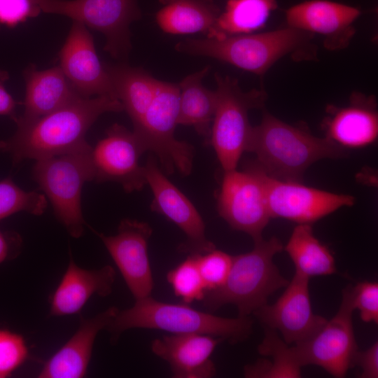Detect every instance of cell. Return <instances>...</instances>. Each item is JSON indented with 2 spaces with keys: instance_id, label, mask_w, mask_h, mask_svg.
<instances>
[{
  "instance_id": "6da1fadb",
  "label": "cell",
  "mask_w": 378,
  "mask_h": 378,
  "mask_svg": "<svg viewBox=\"0 0 378 378\" xmlns=\"http://www.w3.org/2000/svg\"><path fill=\"white\" fill-rule=\"evenodd\" d=\"M124 111L122 103L108 95L79 97L33 122L18 127L15 134L0 141V150L14 164L70 152L86 141L85 134L103 113Z\"/></svg>"
},
{
  "instance_id": "7a4b0ae2",
  "label": "cell",
  "mask_w": 378,
  "mask_h": 378,
  "mask_svg": "<svg viewBox=\"0 0 378 378\" xmlns=\"http://www.w3.org/2000/svg\"><path fill=\"white\" fill-rule=\"evenodd\" d=\"M246 152L256 155L254 162L267 176L293 182H301L313 163L347 155L346 148L328 138L315 136L307 128L286 123L267 111L253 127Z\"/></svg>"
},
{
  "instance_id": "3957f363",
  "label": "cell",
  "mask_w": 378,
  "mask_h": 378,
  "mask_svg": "<svg viewBox=\"0 0 378 378\" xmlns=\"http://www.w3.org/2000/svg\"><path fill=\"white\" fill-rule=\"evenodd\" d=\"M253 321L248 316L224 318L197 310L189 304L158 301L151 296L136 300L134 304L119 310L106 329L111 342L132 328H145L172 334L198 333L227 340L231 344L245 341L251 334Z\"/></svg>"
},
{
  "instance_id": "277c9868",
  "label": "cell",
  "mask_w": 378,
  "mask_h": 378,
  "mask_svg": "<svg viewBox=\"0 0 378 378\" xmlns=\"http://www.w3.org/2000/svg\"><path fill=\"white\" fill-rule=\"evenodd\" d=\"M253 242L251 251L233 255L225 283L206 291L203 302L209 312L231 304L237 307L239 316H248L266 304L276 291L288 284L273 262L274 255L284 248L281 241L272 237Z\"/></svg>"
},
{
  "instance_id": "5b68a950",
  "label": "cell",
  "mask_w": 378,
  "mask_h": 378,
  "mask_svg": "<svg viewBox=\"0 0 378 378\" xmlns=\"http://www.w3.org/2000/svg\"><path fill=\"white\" fill-rule=\"evenodd\" d=\"M313 34L286 27L258 34L223 38H186L175 49L182 53L211 57L244 71L264 74L276 62L289 54L306 55Z\"/></svg>"
},
{
  "instance_id": "8992f818",
  "label": "cell",
  "mask_w": 378,
  "mask_h": 378,
  "mask_svg": "<svg viewBox=\"0 0 378 378\" xmlns=\"http://www.w3.org/2000/svg\"><path fill=\"white\" fill-rule=\"evenodd\" d=\"M92 146L85 142L59 155L37 160L32 176L50 200L55 214L69 234L78 238L86 225L81 209V192L94 180Z\"/></svg>"
},
{
  "instance_id": "52a82bcc",
  "label": "cell",
  "mask_w": 378,
  "mask_h": 378,
  "mask_svg": "<svg viewBox=\"0 0 378 378\" xmlns=\"http://www.w3.org/2000/svg\"><path fill=\"white\" fill-rule=\"evenodd\" d=\"M216 106L209 145L213 147L224 172L237 169L246 152L253 127L248 112L262 108L266 99L263 90L244 92L236 79L215 74Z\"/></svg>"
},
{
  "instance_id": "ba28073f",
  "label": "cell",
  "mask_w": 378,
  "mask_h": 378,
  "mask_svg": "<svg viewBox=\"0 0 378 378\" xmlns=\"http://www.w3.org/2000/svg\"><path fill=\"white\" fill-rule=\"evenodd\" d=\"M180 89L178 83L157 80L153 99L133 132L145 152H151L164 174L177 170L188 176L192 169L194 148L176 139Z\"/></svg>"
},
{
  "instance_id": "9c48e42d",
  "label": "cell",
  "mask_w": 378,
  "mask_h": 378,
  "mask_svg": "<svg viewBox=\"0 0 378 378\" xmlns=\"http://www.w3.org/2000/svg\"><path fill=\"white\" fill-rule=\"evenodd\" d=\"M43 13L67 16L102 33L104 50L125 59L132 48L130 25L141 18L136 0H38Z\"/></svg>"
},
{
  "instance_id": "30bf717a",
  "label": "cell",
  "mask_w": 378,
  "mask_h": 378,
  "mask_svg": "<svg viewBox=\"0 0 378 378\" xmlns=\"http://www.w3.org/2000/svg\"><path fill=\"white\" fill-rule=\"evenodd\" d=\"M351 285L342 290L337 314L309 340L291 346L300 367L314 365L334 377H345L358 351L353 326Z\"/></svg>"
},
{
  "instance_id": "8fae6325",
  "label": "cell",
  "mask_w": 378,
  "mask_h": 378,
  "mask_svg": "<svg viewBox=\"0 0 378 378\" xmlns=\"http://www.w3.org/2000/svg\"><path fill=\"white\" fill-rule=\"evenodd\" d=\"M217 210L232 229L246 233L253 241L263 238L262 232L272 218L263 186L252 162L243 171L224 172Z\"/></svg>"
},
{
  "instance_id": "7c38bea8",
  "label": "cell",
  "mask_w": 378,
  "mask_h": 378,
  "mask_svg": "<svg viewBox=\"0 0 378 378\" xmlns=\"http://www.w3.org/2000/svg\"><path fill=\"white\" fill-rule=\"evenodd\" d=\"M265 190L271 218L298 224H312L343 206H351L355 198L285 181L267 176L253 161Z\"/></svg>"
},
{
  "instance_id": "4fadbf2b",
  "label": "cell",
  "mask_w": 378,
  "mask_h": 378,
  "mask_svg": "<svg viewBox=\"0 0 378 378\" xmlns=\"http://www.w3.org/2000/svg\"><path fill=\"white\" fill-rule=\"evenodd\" d=\"M147 184L153 192L150 209L167 218L185 234L186 239L178 251L188 255H200L216 246L206 235V227L191 201L165 176L156 157L150 153L145 164Z\"/></svg>"
},
{
  "instance_id": "5bb4252c",
  "label": "cell",
  "mask_w": 378,
  "mask_h": 378,
  "mask_svg": "<svg viewBox=\"0 0 378 378\" xmlns=\"http://www.w3.org/2000/svg\"><path fill=\"white\" fill-rule=\"evenodd\" d=\"M309 281V278L295 272L274 304L267 303L253 313L264 327L278 330L288 345L309 340L328 321L312 310Z\"/></svg>"
},
{
  "instance_id": "9a60e30c",
  "label": "cell",
  "mask_w": 378,
  "mask_h": 378,
  "mask_svg": "<svg viewBox=\"0 0 378 378\" xmlns=\"http://www.w3.org/2000/svg\"><path fill=\"white\" fill-rule=\"evenodd\" d=\"M144 152L133 132L113 124L106 130V136L92 148L94 180L115 181L127 192L141 190L147 184L145 165L139 162Z\"/></svg>"
},
{
  "instance_id": "2e32d148",
  "label": "cell",
  "mask_w": 378,
  "mask_h": 378,
  "mask_svg": "<svg viewBox=\"0 0 378 378\" xmlns=\"http://www.w3.org/2000/svg\"><path fill=\"white\" fill-rule=\"evenodd\" d=\"M93 231L104 243L134 299L150 296L154 287L148 254L153 233L150 225L125 218L120 221L115 235L106 236Z\"/></svg>"
},
{
  "instance_id": "e0dca14e",
  "label": "cell",
  "mask_w": 378,
  "mask_h": 378,
  "mask_svg": "<svg viewBox=\"0 0 378 378\" xmlns=\"http://www.w3.org/2000/svg\"><path fill=\"white\" fill-rule=\"evenodd\" d=\"M59 67L82 97L108 95L117 99L106 68L96 52L92 36L83 23L74 21L59 52Z\"/></svg>"
},
{
  "instance_id": "ac0fdd59",
  "label": "cell",
  "mask_w": 378,
  "mask_h": 378,
  "mask_svg": "<svg viewBox=\"0 0 378 378\" xmlns=\"http://www.w3.org/2000/svg\"><path fill=\"white\" fill-rule=\"evenodd\" d=\"M360 15L356 7L328 0H309L286 11L287 26L323 36L330 50L345 48L353 37V24Z\"/></svg>"
},
{
  "instance_id": "d6986e66",
  "label": "cell",
  "mask_w": 378,
  "mask_h": 378,
  "mask_svg": "<svg viewBox=\"0 0 378 378\" xmlns=\"http://www.w3.org/2000/svg\"><path fill=\"white\" fill-rule=\"evenodd\" d=\"M223 341L220 337L204 334H172L155 339L150 348L169 364L174 377L209 378L216 373L211 356Z\"/></svg>"
},
{
  "instance_id": "ffe728a7",
  "label": "cell",
  "mask_w": 378,
  "mask_h": 378,
  "mask_svg": "<svg viewBox=\"0 0 378 378\" xmlns=\"http://www.w3.org/2000/svg\"><path fill=\"white\" fill-rule=\"evenodd\" d=\"M323 121L326 137L346 148H361L374 143L378 135V114L374 98L352 94L344 107L328 106Z\"/></svg>"
},
{
  "instance_id": "44dd1931",
  "label": "cell",
  "mask_w": 378,
  "mask_h": 378,
  "mask_svg": "<svg viewBox=\"0 0 378 378\" xmlns=\"http://www.w3.org/2000/svg\"><path fill=\"white\" fill-rule=\"evenodd\" d=\"M118 309L109 307L89 318L80 317L72 337L48 359L38 377L82 378L86 375L97 334L107 326Z\"/></svg>"
},
{
  "instance_id": "7402d4cb",
  "label": "cell",
  "mask_w": 378,
  "mask_h": 378,
  "mask_svg": "<svg viewBox=\"0 0 378 378\" xmlns=\"http://www.w3.org/2000/svg\"><path fill=\"white\" fill-rule=\"evenodd\" d=\"M24 111L14 120L17 127L26 125L82 97L59 66L38 70L34 64L24 71Z\"/></svg>"
},
{
  "instance_id": "603a6c76",
  "label": "cell",
  "mask_w": 378,
  "mask_h": 378,
  "mask_svg": "<svg viewBox=\"0 0 378 378\" xmlns=\"http://www.w3.org/2000/svg\"><path fill=\"white\" fill-rule=\"evenodd\" d=\"M115 271L109 265L97 270L78 267L71 257L67 269L50 298V315L62 316L79 313L94 294L109 295Z\"/></svg>"
},
{
  "instance_id": "cb8c5ba5",
  "label": "cell",
  "mask_w": 378,
  "mask_h": 378,
  "mask_svg": "<svg viewBox=\"0 0 378 378\" xmlns=\"http://www.w3.org/2000/svg\"><path fill=\"white\" fill-rule=\"evenodd\" d=\"M162 7L155 20L159 28L169 34L207 35L220 9L214 0H159Z\"/></svg>"
},
{
  "instance_id": "d4e9b609",
  "label": "cell",
  "mask_w": 378,
  "mask_h": 378,
  "mask_svg": "<svg viewBox=\"0 0 378 378\" xmlns=\"http://www.w3.org/2000/svg\"><path fill=\"white\" fill-rule=\"evenodd\" d=\"M209 66L186 76L179 83L178 125L192 127L209 145L211 125L216 106L215 90L202 84Z\"/></svg>"
},
{
  "instance_id": "484cf974",
  "label": "cell",
  "mask_w": 378,
  "mask_h": 378,
  "mask_svg": "<svg viewBox=\"0 0 378 378\" xmlns=\"http://www.w3.org/2000/svg\"><path fill=\"white\" fill-rule=\"evenodd\" d=\"M115 96L135 129L140 124L155 92L158 79L140 67L126 64L106 65Z\"/></svg>"
},
{
  "instance_id": "4316f807",
  "label": "cell",
  "mask_w": 378,
  "mask_h": 378,
  "mask_svg": "<svg viewBox=\"0 0 378 378\" xmlns=\"http://www.w3.org/2000/svg\"><path fill=\"white\" fill-rule=\"evenodd\" d=\"M276 0H227L206 37L223 38L253 34L265 25Z\"/></svg>"
},
{
  "instance_id": "83f0119b",
  "label": "cell",
  "mask_w": 378,
  "mask_h": 378,
  "mask_svg": "<svg viewBox=\"0 0 378 378\" xmlns=\"http://www.w3.org/2000/svg\"><path fill=\"white\" fill-rule=\"evenodd\" d=\"M295 273L311 278L336 272L335 258L329 248L314 234L310 224H298L285 246Z\"/></svg>"
},
{
  "instance_id": "f1b7e54d",
  "label": "cell",
  "mask_w": 378,
  "mask_h": 378,
  "mask_svg": "<svg viewBox=\"0 0 378 378\" xmlns=\"http://www.w3.org/2000/svg\"><path fill=\"white\" fill-rule=\"evenodd\" d=\"M265 335L258 351L262 356L255 363L245 365L247 378H298L301 367L297 363L291 346L278 335L276 330L264 327Z\"/></svg>"
},
{
  "instance_id": "f546056e",
  "label": "cell",
  "mask_w": 378,
  "mask_h": 378,
  "mask_svg": "<svg viewBox=\"0 0 378 378\" xmlns=\"http://www.w3.org/2000/svg\"><path fill=\"white\" fill-rule=\"evenodd\" d=\"M167 279L174 295L183 303L190 304L195 301L203 300L206 293L198 268L197 255H188L168 272Z\"/></svg>"
},
{
  "instance_id": "4dcf8cb0",
  "label": "cell",
  "mask_w": 378,
  "mask_h": 378,
  "mask_svg": "<svg viewBox=\"0 0 378 378\" xmlns=\"http://www.w3.org/2000/svg\"><path fill=\"white\" fill-rule=\"evenodd\" d=\"M46 206L44 195L24 191L9 178L0 181V220L20 211L41 215Z\"/></svg>"
},
{
  "instance_id": "1f68e13d",
  "label": "cell",
  "mask_w": 378,
  "mask_h": 378,
  "mask_svg": "<svg viewBox=\"0 0 378 378\" xmlns=\"http://www.w3.org/2000/svg\"><path fill=\"white\" fill-rule=\"evenodd\" d=\"M233 255L216 248L197 255L198 268L206 291L220 287L225 281Z\"/></svg>"
},
{
  "instance_id": "d6a6232c",
  "label": "cell",
  "mask_w": 378,
  "mask_h": 378,
  "mask_svg": "<svg viewBox=\"0 0 378 378\" xmlns=\"http://www.w3.org/2000/svg\"><path fill=\"white\" fill-rule=\"evenodd\" d=\"M24 338L15 332L0 330V378L10 375L28 357Z\"/></svg>"
},
{
  "instance_id": "836d02e7",
  "label": "cell",
  "mask_w": 378,
  "mask_h": 378,
  "mask_svg": "<svg viewBox=\"0 0 378 378\" xmlns=\"http://www.w3.org/2000/svg\"><path fill=\"white\" fill-rule=\"evenodd\" d=\"M351 300L354 309H358L363 321L378 323V284L364 281L351 286Z\"/></svg>"
},
{
  "instance_id": "e575fe53",
  "label": "cell",
  "mask_w": 378,
  "mask_h": 378,
  "mask_svg": "<svg viewBox=\"0 0 378 378\" xmlns=\"http://www.w3.org/2000/svg\"><path fill=\"white\" fill-rule=\"evenodd\" d=\"M41 12L38 0H0V24L15 27Z\"/></svg>"
},
{
  "instance_id": "d590c367",
  "label": "cell",
  "mask_w": 378,
  "mask_h": 378,
  "mask_svg": "<svg viewBox=\"0 0 378 378\" xmlns=\"http://www.w3.org/2000/svg\"><path fill=\"white\" fill-rule=\"evenodd\" d=\"M360 368L358 377L361 378L378 377V342L376 341L368 349L357 351L353 359V367Z\"/></svg>"
},
{
  "instance_id": "8d00e7d4",
  "label": "cell",
  "mask_w": 378,
  "mask_h": 378,
  "mask_svg": "<svg viewBox=\"0 0 378 378\" xmlns=\"http://www.w3.org/2000/svg\"><path fill=\"white\" fill-rule=\"evenodd\" d=\"M8 78V73L0 69V115H8L14 120L17 117L15 108L19 103L6 90L5 83Z\"/></svg>"
},
{
  "instance_id": "74e56055",
  "label": "cell",
  "mask_w": 378,
  "mask_h": 378,
  "mask_svg": "<svg viewBox=\"0 0 378 378\" xmlns=\"http://www.w3.org/2000/svg\"><path fill=\"white\" fill-rule=\"evenodd\" d=\"M14 239L15 238L0 231V263L8 258Z\"/></svg>"
}]
</instances>
